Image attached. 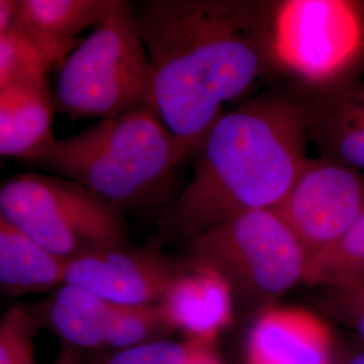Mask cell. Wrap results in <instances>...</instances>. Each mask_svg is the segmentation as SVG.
Wrapping results in <instances>:
<instances>
[{
	"label": "cell",
	"instance_id": "26",
	"mask_svg": "<svg viewBox=\"0 0 364 364\" xmlns=\"http://www.w3.org/2000/svg\"><path fill=\"white\" fill-rule=\"evenodd\" d=\"M65 362L66 364H75L76 362H75V359L72 358V356H69V355H65Z\"/></svg>",
	"mask_w": 364,
	"mask_h": 364
},
{
	"label": "cell",
	"instance_id": "4",
	"mask_svg": "<svg viewBox=\"0 0 364 364\" xmlns=\"http://www.w3.org/2000/svg\"><path fill=\"white\" fill-rule=\"evenodd\" d=\"M151 92L153 68L132 4L115 0L60 66L53 102L55 112L73 120H103L150 109Z\"/></svg>",
	"mask_w": 364,
	"mask_h": 364
},
{
	"label": "cell",
	"instance_id": "24",
	"mask_svg": "<svg viewBox=\"0 0 364 364\" xmlns=\"http://www.w3.org/2000/svg\"><path fill=\"white\" fill-rule=\"evenodd\" d=\"M191 343V351L185 364H221L218 355L212 351L210 344L204 343Z\"/></svg>",
	"mask_w": 364,
	"mask_h": 364
},
{
	"label": "cell",
	"instance_id": "20",
	"mask_svg": "<svg viewBox=\"0 0 364 364\" xmlns=\"http://www.w3.org/2000/svg\"><path fill=\"white\" fill-rule=\"evenodd\" d=\"M318 304L328 316L355 331L364 341V287L324 289Z\"/></svg>",
	"mask_w": 364,
	"mask_h": 364
},
{
	"label": "cell",
	"instance_id": "6",
	"mask_svg": "<svg viewBox=\"0 0 364 364\" xmlns=\"http://www.w3.org/2000/svg\"><path fill=\"white\" fill-rule=\"evenodd\" d=\"M0 210L64 263L99 248L129 246L122 212L64 177L28 171L0 182Z\"/></svg>",
	"mask_w": 364,
	"mask_h": 364
},
{
	"label": "cell",
	"instance_id": "12",
	"mask_svg": "<svg viewBox=\"0 0 364 364\" xmlns=\"http://www.w3.org/2000/svg\"><path fill=\"white\" fill-rule=\"evenodd\" d=\"M115 0H19L16 31L34 49L46 72L64 64L82 38L97 26Z\"/></svg>",
	"mask_w": 364,
	"mask_h": 364
},
{
	"label": "cell",
	"instance_id": "25",
	"mask_svg": "<svg viewBox=\"0 0 364 364\" xmlns=\"http://www.w3.org/2000/svg\"><path fill=\"white\" fill-rule=\"evenodd\" d=\"M347 362L348 364H364V350H358Z\"/></svg>",
	"mask_w": 364,
	"mask_h": 364
},
{
	"label": "cell",
	"instance_id": "16",
	"mask_svg": "<svg viewBox=\"0 0 364 364\" xmlns=\"http://www.w3.org/2000/svg\"><path fill=\"white\" fill-rule=\"evenodd\" d=\"M64 262L33 243L0 210V294H49L64 284Z\"/></svg>",
	"mask_w": 364,
	"mask_h": 364
},
{
	"label": "cell",
	"instance_id": "2",
	"mask_svg": "<svg viewBox=\"0 0 364 364\" xmlns=\"http://www.w3.org/2000/svg\"><path fill=\"white\" fill-rule=\"evenodd\" d=\"M305 95L272 88L223 114L209 130L195 171L162 210L161 234L192 240L235 216L273 209L308 161Z\"/></svg>",
	"mask_w": 364,
	"mask_h": 364
},
{
	"label": "cell",
	"instance_id": "22",
	"mask_svg": "<svg viewBox=\"0 0 364 364\" xmlns=\"http://www.w3.org/2000/svg\"><path fill=\"white\" fill-rule=\"evenodd\" d=\"M191 343L158 340L136 347L120 350L107 364H185Z\"/></svg>",
	"mask_w": 364,
	"mask_h": 364
},
{
	"label": "cell",
	"instance_id": "14",
	"mask_svg": "<svg viewBox=\"0 0 364 364\" xmlns=\"http://www.w3.org/2000/svg\"><path fill=\"white\" fill-rule=\"evenodd\" d=\"M46 72H27L0 90V158L28 162L55 139Z\"/></svg>",
	"mask_w": 364,
	"mask_h": 364
},
{
	"label": "cell",
	"instance_id": "7",
	"mask_svg": "<svg viewBox=\"0 0 364 364\" xmlns=\"http://www.w3.org/2000/svg\"><path fill=\"white\" fill-rule=\"evenodd\" d=\"M189 258L228 282L232 291L260 309L304 281L309 258L273 209L235 216L189 240Z\"/></svg>",
	"mask_w": 364,
	"mask_h": 364
},
{
	"label": "cell",
	"instance_id": "18",
	"mask_svg": "<svg viewBox=\"0 0 364 364\" xmlns=\"http://www.w3.org/2000/svg\"><path fill=\"white\" fill-rule=\"evenodd\" d=\"M173 331L176 329L170 324L166 313L159 304L117 305L107 347L120 351L164 340Z\"/></svg>",
	"mask_w": 364,
	"mask_h": 364
},
{
	"label": "cell",
	"instance_id": "9",
	"mask_svg": "<svg viewBox=\"0 0 364 364\" xmlns=\"http://www.w3.org/2000/svg\"><path fill=\"white\" fill-rule=\"evenodd\" d=\"M182 263L150 250L99 248L64 264V284L117 305H151L164 297Z\"/></svg>",
	"mask_w": 364,
	"mask_h": 364
},
{
	"label": "cell",
	"instance_id": "8",
	"mask_svg": "<svg viewBox=\"0 0 364 364\" xmlns=\"http://www.w3.org/2000/svg\"><path fill=\"white\" fill-rule=\"evenodd\" d=\"M274 212L311 259L364 215V174L328 158H308Z\"/></svg>",
	"mask_w": 364,
	"mask_h": 364
},
{
	"label": "cell",
	"instance_id": "27",
	"mask_svg": "<svg viewBox=\"0 0 364 364\" xmlns=\"http://www.w3.org/2000/svg\"><path fill=\"white\" fill-rule=\"evenodd\" d=\"M338 364H348V362H344V363H338Z\"/></svg>",
	"mask_w": 364,
	"mask_h": 364
},
{
	"label": "cell",
	"instance_id": "13",
	"mask_svg": "<svg viewBox=\"0 0 364 364\" xmlns=\"http://www.w3.org/2000/svg\"><path fill=\"white\" fill-rule=\"evenodd\" d=\"M302 93L309 142L320 156L364 174V75L331 90Z\"/></svg>",
	"mask_w": 364,
	"mask_h": 364
},
{
	"label": "cell",
	"instance_id": "19",
	"mask_svg": "<svg viewBox=\"0 0 364 364\" xmlns=\"http://www.w3.org/2000/svg\"><path fill=\"white\" fill-rule=\"evenodd\" d=\"M41 331L25 304L0 316V364H38L36 338Z\"/></svg>",
	"mask_w": 364,
	"mask_h": 364
},
{
	"label": "cell",
	"instance_id": "15",
	"mask_svg": "<svg viewBox=\"0 0 364 364\" xmlns=\"http://www.w3.org/2000/svg\"><path fill=\"white\" fill-rule=\"evenodd\" d=\"M41 329L49 331L72 350L107 347L117 304L63 284L45 299L25 304Z\"/></svg>",
	"mask_w": 364,
	"mask_h": 364
},
{
	"label": "cell",
	"instance_id": "5",
	"mask_svg": "<svg viewBox=\"0 0 364 364\" xmlns=\"http://www.w3.org/2000/svg\"><path fill=\"white\" fill-rule=\"evenodd\" d=\"M274 75L302 92L324 91L364 75V1L274 0Z\"/></svg>",
	"mask_w": 364,
	"mask_h": 364
},
{
	"label": "cell",
	"instance_id": "21",
	"mask_svg": "<svg viewBox=\"0 0 364 364\" xmlns=\"http://www.w3.org/2000/svg\"><path fill=\"white\" fill-rule=\"evenodd\" d=\"M37 69L45 70L37 53L16 28L0 38V90L15 78Z\"/></svg>",
	"mask_w": 364,
	"mask_h": 364
},
{
	"label": "cell",
	"instance_id": "17",
	"mask_svg": "<svg viewBox=\"0 0 364 364\" xmlns=\"http://www.w3.org/2000/svg\"><path fill=\"white\" fill-rule=\"evenodd\" d=\"M302 282L324 289L364 287V215L338 242L309 259Z\"/></svg>",
	"mask_w": 364,
	"mask_h": 364
},
{
	"label": "cell",
	"instance_id": "11",
	"mask_svg": "<svg viewBox=\"0 0 364 364\" xmlns=\"http://www.w3.org/2000/svg\"><path fill=\"white\" fill-rule=\"evenodd\" d=\"M232 289L212 267L188 259L158 302L176 331L210 344L232 318Z\"/></svg>",
	"mask_w": 364,
	"mask_h": 364
},
{
	"label": "cell",
	"instance_id": "1",
	"mask_svg": "<svg viewBox=\"0 0 364 364\" xmlns=\"http://www.w3.org/2000/svg\"><path fill=\"white\" fill-rule=\"evenodd\" d=\"M131 4L153 68L150 109L196 156L224 105L274 75V0Z\"/></svg>",
	"mask_w": 364,
	"mask_h": 364
},
{
	"label": "cell",
	"instance_id": "3",
	"mask_svg": "<svg viewBox=\"0 0 364 364\" xmlns=\"http://www.w3.org/2000/svg\"><path fill=\"white\" fill-rule=\"evenodd\" d=\"M186 156L188 147L139 109L55 138L26 164L77 182L122 212L151 203Z\"/></svg>",
	"mask_w": 364,
	"mask_h": 364
},
{
	"label": "cell",
	"instance_id": "10",
	"mask_svg": "<svg viewBox=\"0 0 364 364\" xmlns=\"http://www.w3.org/2000/svg\"><path fill=\"white\" fill-rule=\"evenodd\" d=\"M332 341L318 314L274 304L260 309L250 331L246 364H331Z\"/></svg>",
	"mask_w": 364,
	"mask_h": 364
},
{
	"label": "cell",
	"instance_id": "23",
	"mask_svg": "<svg viewBox=\"0 0 364 364\" xmlns=\"http://www.w3.org/2000/svg\"><path fill=\"white\" fill-rule=\"evenodd\" d=\"M19 0H0V38L15 30Z\"/></svg>",
	"mask_w": 364,
	"mask_h": 364
}]
</instances>
